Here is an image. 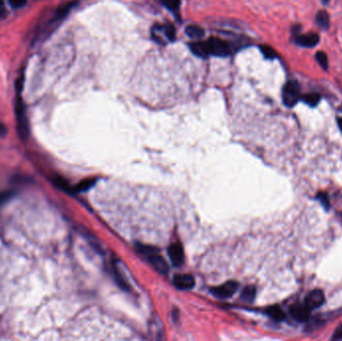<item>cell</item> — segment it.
<instances>
[{"mask_svg": "<svg viewBox=\"0 0 342 341\" xmlns=\"http://www.w3.org/2000/svg\"><path fill=\"white\" fill-rule=\"evenodd\" d=\"M16 118H17V128L18 132L21 136V138H26L29 133L28 122L25 114V107L23 102L20 98H18L16 103Z\"/></svg>", "mask_w": 342, "mask_h": 341, "instance_id": "obj_6", "label": "cell"}, {"mask_svg": "<svg viewBox=\"0 0 342 341\" xmlns=\"http://www.w3.org/2000/svg\"><path fill=\"white\" fill-rule=\"evenodd\" d=\"M168 254H169L171 261H172V263L174 265L179 266L183 263L184 252H183V248H182L180 243H174L172 245H170V247L168 249Z\"/></svg>", "mask_w": 342, "mask_h": 341, "instance_id": "obj_10", "label": "cell"}, {"mask_svg": "<svg viewBox=\"0 0 342 341\" xmlns=\"http://www.w3.org/2000/svg\"><path fill=\"white\" fill-rule=\"evenodd\" d=\"M300 100H302L305 104L311 107H315L318 105V103L321 100L320 94L316 92H311V93H306L304 95H301Z\"/></svg>", "mask_w": 342, "mask_h": 341, "instance_id": "obj_13", "label": "cell"}, {"mask_svg": "<svg viewBox=\"0 0 342 341\" xmlns=\"http://www.w3.org/2000/svg\"><path fill=\"white\" fill-rule=\"evenodd\" d=\"M162 3L168 9L175 10L180 5V0H162Z\"/></svg>", "mask_w": 342, "mask_h": 341, "instance_id": "obj_20", "label": "cell"}, {"mask_svg": "<svg viewBox=\"0 0 342 341\" xmlns=\"http://www.w3.org/2000/svg\"><path fill=\"white\" fill-rule=\"evenodd\" d=\"M151 35L154 41L160 44H166L172 42L175 39V29L172 25H160L156 24L153 26Z\"/></svg>", "mask_w": 342, "mask_h": 341, "instance_id": "obj_2", "label": "cell"}, {"mask_svg": "<svg viewBox=\"0 0 342 341\" xmlns=\"http://www.w3.org/2000/svg\"><path fill=\"white\" fill-rule=\"evenodd\" d=\"M331 339H335V340H340L342 339V323L337 327V329L334 331Z\"/></svg>", "mask_w": 342, "mask_h": 341, "instance_id": "obj_24", "label": "cell"}, {"mask_svg": "<svg viewBox=\"0 0 342 341\" xmlns=\"http://www.w3.org/2000/svg\"><path fill=\"white\" fill-rule=\"evenodd\" d=\"M321 1H322V3H323V4H328V3H329V1H330V0H321Z\"/></svg>", "mask_w": 342, "mask_h": 341, "instance_id": "obj_29", "label": "cell"}, {"mask_svg": "<svg viewBox=\"0 0 342 341\" xmlns=\"http://www.w3.org/2000/svg\"><path fill=\"white\" fill-rule=\"evenodd\" d=\"M173 283L178 289L187 290L191 289L194 286L195 281L194 278L189 274H176L174 276Z\"/></svg>", "mask_w": 342, "mask_h": 341, "instance_id": "obj_11", "label": "cell"}, {"mask_svg": "<svg viewBox=\"0 0 342 341\" xmlns=\"http://www.w3.org/2000/svg\"><path fill=\"white\" fill-rule=\"evenodd\" d=\"M6 15V6L3 0H0V18H2Z\"/></svg>", "mask_w": 342, "mask_h": 341, "instance_id": "obj_25", "label": "cell"}, {"mask_svg": "<svg viewBox=\"0 0 342 341\" xmlns=\"http://www.w3.org/2000/svg\"><path fill=\"white\" fill-rule=\"evenodd\" d=\"M289 312L291 314V316L298 322H304L309 319L310 316V309L307 307V306L304 304H300V303H296L290 306Z\"/></svg>", "mask_w": 342, "mask_h": 341, "instance_id": "obj_7", "label": "cell"}, {"mask_svg": "<svg viewBox=\"0 0 342 341\" xmlns=\"http://www.w3.org/2000/svg\"><path fill=\"white\" fill-rule=\"evenodd\" d=\"M185 32L187 35L193 39H199L204 35V30L198 25H189L186 27Z\"/></svg>", "mask_w": 342, "mask_h": 341, "instance_id": "obj_16", "label": "cell"}, {"mask_svg": "<svg viewBox=\"0 0 342 341\" xmlns=\"http://www.w3.org/2000/svg\"><path fill=\"white\" fill-rule=\"evenodd\" d=\"M91 182L88 180V181H83L82 183H80L79 185H78V187H77V190H79V191H82V190H86L87 188H89L90 186H91Z\"/></svg>", "mask_w": 342, "mask_h": 341, "instance_id": "obj_26", "label": "cell"}, {"mask_svg": "<svg viewBox=\"0 0 342 341\" xmlns=\"http://www.w3.org/2000/svg\"><path fill=\"white\" fill-rule=\"evenodd\" d=\"M5 132H6V128L4 127V125L0 123V135H3Z\"/></svg>", "mask_w": 342, "mask_h": 341, "instance_id": "obj_27", "label": "cell"}, {"mask_svg": "<svg viewBox=\"0 0 342 341\" xmlns=\"http://www.w3.org/2000/svg\"><path fill=\"white\" fill-rule=\"evenodd\" d=\"M12 197H13V193L10 191H4L0 193V206H1L2 204L6 203Z\"/></svg>", "mask_w": 342, "mask_h": 341, "instance_id": "obj_22", "label": "cell"}, {"mask_svg": "<svg viewBox=\"0 0 342 341\" xmlns=\"http://www.w3.org/2000/svg\"><path fill=\"white\" fill-rule=\"evenodd\" d=\"M266 313L268 314L269 317L272 319H274L275 321H282L285 318V313L284 311L279 307L278 305H273L267 308Z\"/></svg>", "mask_w": 342, "mask_h": 341, "instance_id": "obj_14", "label": "cell"}, {"mask_svg": "<svg viewBox=\"0 0 342 341\" xmlns=\"http://www.w3.org/2000/svg\"><path fill=\"white\" fill-rule=\"evenodd\" d=\"M139 248L141 253L146 254L149 262L154 266V268L157 271H159L160 273H166V272L168 271V264L160 254L155 252L154 248H150L146 246H140Z\"/></svg>", "mask_w": 342, "mask_h": 341, "instance_id": "obj_4", "label": "cell"}, {"mask_svg": "<svg viewBox=\"0 0 342 341\" xmlns=\"http://www.w3.org/2000/svg\"><path fill=\"white\" fill-rule=\"evenodd\" d=\"M301 98V87L298 81L289 80L282 88V101L285 106H295Z\"/></svg>", "mask_w": 342, "mask_h": 341, "instance_id": "obj_1", "label": "cell"}, {"mask_svg": "<svg viewBox=\"0 0 342 341\" xmlns=\"http://www.w3.org/2000/svg\"><path fill=\"white\" fill-rule=\"evenodd\" d=\"M315 59L318 62V64L322 67L323 70H328L329 60H328V56H327V54L325 52L317 51L315 53Z\"/></svg>", "mask_w": 342, "mask_h": 341, "instance_id": "obj_17", "label": "cell"}, {"mask_svg": "<svg viewBox=\"0 0 342 341\" xmlns=\"http://www.w3.org/2000/svg\"><path fill=\"white\" fill-rule=\"evenodd\" d=\"M8 1L13 8H20L26 4L27 0H8Z\"/></svg>", "mask_w": 342, "mask_h": 341, "instance_id": "obj_23", "label": "cell"}, {"mask_svg": "<svg viewBox=\"0 0 342 341\" xmlns=\"http://www.w3.org/2000/svg\"><path fill=\"white\" fill-rule=\"evenodd\" d=\"M255 295H256V288L253 286H247L242 291L241 297L246 302H252L255 298Z\"/></svg>", "mask_w": 342, "mask_h": 341, "instance_id": "obj_18", "label": "cell"}, {"mask_svg": "<svg viewBox=\"0 0 342 341\" xmlns=\"http://www.w3.org/2000/svg\"><path fill=\"white\" fill-rule=\"evenodd\" d=\"M205 45H206V49L209 55L226 57L231 54L232 51V48L228 42L217 37L209 38L207 41H205Z\"/></svg>", "mask_w": 342, "mask_h": 341, "instance_id": "obj_3", "label": "cell"}, {"mask_svg": "<svg viewBox=\"0 0 342 341\" xmlns=\"http://www.w3.org/2000/svg\"><path fill=\"white\" fill-rule=\"evenodd\" d=\"M316 198L321 202V204L325 207V209H329V199H328L327 194H325L323 192H320V193L317 194Z\"/></svg>", "mask_w": 342, "mask_h": 341, "instance_id": "obj_21", "label": "cell"}, {"mask_svg": "<svg viewBox=\"0 0 342 341\" xmlns=\"http://www.w3.org/2000/svg\"><path fill=\"white\" fill-rule=\"evenodd\" d=\"M260 51L262 52L264 57L267 58V59H275V58L278 57L277 52L274 49H273L272 47L268 46V45H261L260 46Z\"/></svg>", "mask_w": 342, "mask_h": 341, "instance_id": "obj_19", "label": "cell"}, {"mask_svg": "<svg viewBox=\"0 0 342 341\" xmlns=\"http://www.w3.org/2000/svg\"><path fill=\"white\" fill-rule=\"evenodd\" d=\"M337 123H338V126H339V128H340V130L342 132V118H338L337 119Z\"/></svg>", "mask_w": 342, "mask_h": 341, "instance_id": "obj_28", "label": "cell"}, {"mask_svg": "<svg viewBox=\"0 0 342 341\" xmlns=\"http://www.w3.org/2000/svg\"><path fill=\"white\" fill-rule=\"evenodd\" d=\"M293 41L296 45L304 48H313L315 47L320 40V37L317 33L308 32L301 34L300 32L293 33Z\"/></svg>", "mask_w": 342, "mask_h": 341, "instance_id": "obj_5", "label": "cell"}, {"mask_svg": "<svg viewBox=\"0 0 342 341\" xmlns=\"http://www.w3.org/2000/svg\"><path fill=\"white\" fill-rule=\"evenodd\" d=\"M238 287L237 282L235 281H228L224 284H222L221 286L218 287H214L211 289L212 293L219 298H228L230 296L233 295V293H235L236 289Z\"/></svg>", "mask_w": 342, "mask_h": 341, "instance_id": "obj_9", "label": "cell"}, {"mask_svg": "<svg viewBox=\"0 0 342 341\" xmlns=\"http://www.w3.org/2000/svg\"><path fill=\"white\" fill-rule=\"evenodd\" d=\"M325 301V296L322 290L320 289H315L312 290L308 295L305 298V305L308 307L310 310L316 309L324 303Z\"/></svg>", "mask_w": 342, "mask_h": 341, "instance_id": "obj_8", "label": "cell"}, {"mask_svg": "<svg viewBox=\"0 0 342 341\" xmlns=\"http://www.w3.org/2000/svg\"><path fill=\"white\" fill-rule=\"evenodd\" d=\"M315 23L323 31H327L330 27V17L326 10H319L315 15Z\"/></svg>", "mask_w": 342, "mask_h": 341, "instance_id": "obj_12", "label": "cell"}, {"mask_svg": "<svg viewBox=\"0 0 342 341\" xmlns=\"http://www.w3.org/2000/svg\"><path fill=\"white\" fill-rule=\"evenodd\" d=\"M189 46H190L191 51L199 57L205 58V57L209 56L207 49H206V45H205V42H193Z\"/></svg>", "mask_w": 342, "mask_h": 341, "instance_id": "obj_15", "label": "cell"}]
</instances>
